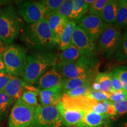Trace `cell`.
Instances as JSON below:
<instances>
[{
  "label": "cell",
  "mask_w": 127,
  "mask_h": 127,
  "mask_svg": "<svg viewBox=\"0 0 127 127\" xmlns=\"http://www.w3.org/2000/svg\"><path fill=\"white\" fill-rule=\"evenodd\" d=\"M90 88H91L92 90H93V91H100V86L99 84H98L97 82L95 81V80H94L93 82H92V84H91V86H90Z\"/></svg>",
  "instance_id": "40"
},
{
  "label": "cell",
  "mask_w": 127,
  "mask_h": 127,
  "mask_svg": "<svg viewBox=\"0 0 127 127\" xmlns=\"http://www.w3.org/2000/svg\"><path fill=\"white\" fill-rule=\"evenodd\" d=\"M111 83H112V88L113 93L114 91L123 90V86H122L120 79L112 71H111Z\"/></svg>",
  "instance_id": "39"
},
{
  "label": "cell",
  "mask_w": 127,
  "mask_h": 127,
  "mask_svg": "<svg viewBox=\"0 0 127 127\" xmlns=\"http://www.w3.org/2000/svg\"><path fill=\"white\" fill-rule=\"evenodd\" d=\"M124 34L125 35L127 36V27H126V30H125V31L124 32Z\"/></svg>",
  "instance_id": "43"
},
{
  "label": "cell",
  "mask_w": 127,
  "mask_h": 127,
  "mask_svg": "<svg viewBox=\"0 0 127 127\" xmlns=\"http://www.w3.org/2000/svg\"><path fill=\"white\" fill-rule=\"evenodd\" d=\"M61 102L63 106L66 108H70L78 110L87 111H91L94 106L98 102L88 96L71 98L63 95Z\"/></svg>",
  "instance_id": "13"
},
{
  "label": "cell",
  "mask_w": 127,
  "mask_h": 127,
  "mask_svg": "<svg viewBox=\"0 0 127 127\" xmlns=\"http://www.w3.org/2000/svg\"><path fill=\"white\" fill-rule=\"evenodd\" d=\"M76 26L77 23L74 21H68L66 23L58 42V47L61 51H63L71 44L72 34Z\"/></svg>",
  "instance_id": "24"
},
{
  "label": "cell",
  "mask_w": 127,
  "mask_h": 127,
  "mask_svg": "<svg viewBox=\"0 0 127 127\" xmlns=\"http://www.w3.org/2000/svg\"><path fill=\"white\" fill-rule=\"evenodd\" d=\"M99 65L96 54H92L84 55L77 61L71 63H56L53 68L65 78L95 79Z\"/></svg>",
  "instance_id": "2"
},
{
  "label": "cell",
  "mask_w": 127,
  "mask_h": 127,
  "mask_svg": "<svg viewBox=\"0 0 127 127\" xmlns=\"http://www.w3.org/2000/svg\"><path fill=\"white\" fill-rule=\"evenodd\" d=\"M12 75H9L6 71L0 73V93L4 91Z\"/></svg>",
  "instance_id": "38"
},
{
  "label": "cell",
  "mask_w": 127,
  "mask_h": 127,
  "mask_svg": "<svg viewBox=\"0 0 127 127\" xmlns=\"http://www.w3.org/2000/svg\"><path fill=\"white\" fill-rule=\"evenodd\" d=\"M24 23L12 5L0 9V39L5 45H10L23 30Z\"/></svg>",
  "instance_id": "4"
},
{
  "label": "cell",
  "mask_w": 127,
  "mask_h": 127,
  "mask_svg": "<svg viewBox=\"0 0 127 127\" xmlns=\"http://www.w3.org/2000/svg\"><path fill=\"white\" fill-rule=\"evenodd\" d=\"M39 91L37 88L27 84L20 99L26 104L36 108L39 106L37 98L39 95Z\"/></svg>",
  "instance_id": "23"
},
{
  "label": "cell",
  "mask_w": 127,
  "mask_h": 127,
  "mask_svg": "<svg viewBox=\"0 0 127 127\" xmlns=\"http://www.w3.org/2000/svg\"><path fill=\"white\" fill-rule=\"evenodd\" d=\"M114 25L120 29L127 27V0L118 1V10Z\"/></svg>",
  "instance_id": "25"
},
{
  "label": "cell",
  "mask_w": 127,
  "mask_h": 127,
  "mask_svg": "<svg viewBox=\"0 0 127 127\" xmlns=\"http://www.w3.org/2000/svg\"><path fill=\"white\" fill-rule=\"evenodd\" d=\"M5 71L14 77H23L27 64L26 51L18 45H9L2 52Z\"/></svg>",
  "instance_id": "5"
},
{
  "label": "cell",
  "mask_w": 127,
  "mask_h": 127,
  "mask_svg": "<svg viewBox=\"0 0 127 127\" xmlns=\"http://www.w3.org/2000/svg\"><path fill=\"white\" fill-rule=\"evenodd\" d=\"M72 7L73 0H64L57 12L68 20L72 11Z\"/></svg>",
  "instance_id": "33"
},
{
  "label": "cell",
  "mask_w": 127,
  "mask_h": 127,
  "mask_svg": "<svg viewBox=\"0 0 127 127\" xmlns=\"http://www.w3.org/2000/svg\"><path fill=\"white\" fill-rule=\"evenodd\" d=\"M111 94L103 93L101 91H95L92 90L91 89L89 92L87 96L89 98L93 99L96 102H103V101H109Z\"/></svg>",
  "instance_id": "34"
},
{
  "label": "cell",
  "mask_w": 127,
  "mask_h": 127,
  "mask_svg": "<svg viewBox=\"0 0 127 127\" xmlns=\"http://www.w3.org/2000/svg\"><path fill=\"white\" fill-rule=\"evenodd\" d=\"M91 88L90 87H79V88L74 89L71 91L65 92L63 93V94L71 98L82 97V96H87Z\"/></svg>",
  "instance_id": "31"
},
{
  "label": "cell",
  "mask_w": 127,
  "mask_h": 127,
  "mask_svg": "<svg viewBox=\"0 0 127 127\" xmlns=\"http://www.w3.org/2000/svg\"><path fill=\"white\" fill-rule=\"evenodd\" d=\"M63 95L62 87L39 90V96L41 105L43 107L55 105L61 99Z\"/></svg>",
  "instance_id": "15"
},
{
  "label": "cell",
  "mask_w": 127,
  "mask_h": 127,
  "mask_svg": "<svg viewBox=\"0 0 127 127\" xmlns=\"http://www.w3.org/2000/svg\"><path fill=\"white\" fill-rule=\"evenodd\" d=\"M116 60L120 63H127V36L124 34L118 50L115 54Z\"/></svg>",
  "instance_id": "27"
},
{
  "label": "cell",
  "mask_w": 127,
  "mask_h": 127,
  "mask_svg": "<svg viewBox=\"0 0 127 127\" xmlns=\"http://www.w3.org/2000/svg\"><path fill=\"white\" fill-rule=\"evenodd\" d=\"M107 2L108 0H94L93 2L89 4L87 14L100 17L102 9Z\"/></svg>",
  "instance_id": "29"
},
{
  "label": "cell",
  "mask_w": 127,
  "mask_h": 127,
  "mask_svg": "<svg viewBox=\"0 0 127 127\" xmlns=\"http://www.w3.org/2000/svg\"><path fill=\"white\" fill-rule=\"evenodd\" d=\"M17 12L27 24H34L45 18V13L39 1H17Z\"/></svg>",
  "instance_id": "9"
},
{
  "label": "cell",
  "mask_w": 127,
  "mask_h": 127,
  "mask_svg": "<svg viewBox=\"0 0 127 127\" xmlns=\"http://www.w3.org/2000/svg\"><path fill=\"white\" fill-rule=\"evenodd\" d=\"M84 55L77 47L71 44L65 49L61 51L60 54L57 56V63L75 61Z\"/></svg>",
  "instance_id": "20"
},
{
  "label": "cell",
  "mask_w": 127,
  "mask_h": 127,
  "mask_svg": "<svg viewBox=\"0 0 127 127\" xmlns=\"http://www.w3.org/2000/svg\"><path fill=\"white\" fill-rule=\"evenodd\" d=\"M123 127H127V121H126L124 124Z\"/></svg>",
  "instance_id": "44"
},
{
  "label": "cell",
  "mask_w": 127,
  "mask_h": 127,
  "mask_svg": "<svg viewBox=\"0 0 127 127\" xmlns=\"http://www.w3.org/2000/svg\"><path fill=\"white\" fill-rule=\"evenodd\" d=\"M109 101L112 102L127 101V91L124 90L114 91V93L111 94Z\"/></svg>",
  "instance_id": "36"
},
{
  "label": "cell",
  "mask_w": 127,
  "mask_h": 127,
  "mask_svg": "<svg viewBox=\"0 0 127 127\" xmlns=\"http://www.w3.org/2000/svg\"><path fill=\"white\" fill-rule=\"evenodd\" d=\"M111 104V102L110 101L97 102L92 108L91 111H93L95 113L106 115L108 117V108Z\"/></svg>",
  "instance_id": "35"
},
{
  "label": "cell",
  "mask_w": 127,
  "mask_h": 127,
  "mask_svg": "<svg viewBox=\"0 0 127 127\" xmlns=\"http://www.w3.org/2000/svg\"><path fill=\"white\" fill-rule=\"evenodd\" d=\"M71 44L84 55L96 54V43L92 40L85 31L79 26L74 28L71 38Z\"/></svg>",
  "instance_id": "11"
},
{
  "label": "cell",
  "mask_w": 127,
  "mask_h": 127,
  "mask_svg": "<svg viewBox=\"0 0 127 127\" xmlns=\"http://www.w3.org/2000/svg\"><path fill=\"white\" fill-rule=\"evenodd\" d=\"M121 38L122 33L120 28L115 25H109L98 39L96 42L97 50L104 58L109 59L115 55Z\"/></svg>",
  "instance_id": "6"
},
{
  "label": "cell",
  "mask_w": 127,
  "mask_h": 127,
  "mask_svg": "<svg viewBox=\"0 0 127 127\" xmlns=\"http://www.w3.org/2000/svg\"><path fill=\"white\" fill-rule=\"evenodd\" d=\"M63 77L54 68L47 71L36 82L37 88L39 90L53 88L62 87Z\"/></svg>",
  "instance_id": "14"
},
{
  "label": "cell",
  "mask_w": 127,
  "mask_h": 127,
  "mask_svg": "<svg viewBox=\"0 0 127 127\" xmlns=\"http://www.w3.org/2000/svg\"><path fill=\"white\" fill-rule=\"evenodd\" d=\"M94 80L99 84L100 91L109 94L113 93L111 83V72H98Z\"/></svg>",
  "instance_id": "26"
},
{
  "label": "cell",
  "mask_w": 127,
  "mask_h": 127,
  "mask_svg": "<svg viewBox=\"0 0 127 127\" xmlns=\"http://www.w3.org/2000/svg\"><path fill=\"white\" fill-rule=\"evenodd\" d=\"M21 39L27 47L39 51H51L58 47L56 36L45 18L27 25L23 30Z\"/></svg>",
  "instance_id": "1"
},
{
  "label": "cell",
  "mask_w": 127,
  "mask_h": 127,
  "mask_svg": "<svg viewBox=\"0 0 127 127\" xmlns=\"http://www.w3.org/2000/svg\"><path fill=\"white\" fill-rule=\"evenodd\" d=\"M112 103L117 112V117L127 114V101Z\"/></svg>",
  "instance_id": "37"
},
{
  "label": "cell",
  "mask_w": 127,
  "mask_h": 127,
  "mask_svg": "<svg viewBox=\"0 0 127 127\" xmlns=\"http://www.w3.org/2000/svg\"><path fill=\"white\" fill-rule=\"evenodd\" d=\"M120 79L123 90L127 91V66L122 65L114 68L112 71Z\"/></svg>",
  "instance_id": "30"
},
{
  "label": "cell",
  "mask_w": 127,
  "mask_h": 127,
  "mask_svg": "<svg viewBox=\"0 0 127 127\" xmlns=\"http://www.w3.org/2000/svg\"><path fill=\"white\" fill-rule=\"evenodd\" d=\"M5 71V67L2 58V54H0V73Z\"/></svg>",
  "instance_id": "41"
},
{
  "label": "cell",
  "mask_w": 127,
  "mask_h": 127,
  "mask_svg": "<svg viewBox=\"0 0 127 127\" xmlns=\"http://www.w3.org/2000/svg\"><path fill=\"white\" fill-rule=\"evenodd\" d=\"M63 122L55 105H39L35 108V115L30 127H61Z\"/></svg>",
  "instance_id": "8"
},
{
  "label": "cell",
  "mask_w": 127,
  "mask_h": 127,
  "mask_svg": "<svg viewBox=\"0 0 127 127\" xmlns=\"http://www.w3.org/2000/svg\"><path fill=\"white\" fill-rule=\"evenodd\" d=\"M118 5V0H108V2L103 8L100 17L107 24L111 25L115 24Z\"/></svg>",
  "instance_id": "19"
},
{
  "label": "cell",
  "mask_w": 127,
  "mask_h": 127,
  "mask_svg": "<svg viewBox=\"0 0 127 127\" xmlns=\"http://www.w3.org/2000/svg\"><path fill=\"white\" fill-rule=\"evenodd\" d=\"M58 55L52 51H38L27 57L23 80L28 85L36 84L45 73L56 64Z\"/></svg>",
  "instance_id": "3"
},
{
  "label": "cell",
  "mask_w": 127,
  "mask_h": 127,
  "mask_svg": "<svg viewBox=\"0 0 127 127\" xmlns=\"http://www.w3.org/2000/svg\"></svg>",
  "instance_id": "45"
},
{
  "label": "cell",
  "mask_w": 127,
  "mask_h": 127,
  "mask_svg": "<svg viewBox=\"0 0 127 127\" xmlns=\"http://www.w3.org/2000/svg\"><path fill=\"white\" fill-rule=\"evenodd\" d=\"M14 99L4 92L0 93V115L4 114L12 104Z\"/></svg>",
  "instance_id": "32"
},
{
  "label": "cell",
  "mask_w": 127,
  "mask_h": 127,
  "mask_svg": "<svg viewBox=\"0 0 127 127\" xmlns=\"http://www.w3.org/2000/svg\"><path fill=\"white\" fill-rule=\"evenodd\" d=\"M61 99L55 105V106L61 116L63 125L66 127H77L81 121L85 112L78 109L66 108L63 106Z\"/></svg>",
  "instance_id": "12"
},
{
  "label": "cell",
  "mask_w": 127,
  "mask_h": 127,
  "mask_svg": "<svg viewBox=\"0 0 127 127\" xmlns=\"http://www.w3.org/2000/svg\"><path fill=\"white\" fill-rule=\"evenodd\" d=\"M78 26L85 31L87 34L95 43L103 32L109 25L106 24L99 16L85 15L78 21Z\"/></svg>",
  "instance_id": "10"
},
{
  "label": "cell",
  "mask_w": 127,
  "mask_h": 127,
  "mask_svg": "<svg viewBox=\"0 0 127 127\" xmlns=\"http://www.w3.org/2000/svg\"><path fill=\"white\" fill-rule=\"evenodd\" d=\"M35 115V108L21 99L16 100L9 117V127H30Z\"/></svg>",
  "instance_id": "7"
},
{
  "label": "cell",
  "mask_w": 127,
  "mask_h": 127,
  "mask_svg": "<svg viewBox=\"0 0 127 127\" xmlns=\"http://www.w3.org/2000/svg\"><path fill=\"white\" fill-rule=\"evenodd\" d=\"M5 50V48L4 46V44L1 41V39H0V54H2V52H4Z\"/></svg>",
  "instance_id": "42"
},
{
  "label": "cell",
  "mask_w": 127,
  "mask_h": 127,
  "mask_svg": "<svg viewBox=\"0 0 127 127\" xmlns=\"http://www.w3.org/2000/svg\"><path fill=\"white\" fill-rule=\"evenodd\" d=\"M89 4L85 0H73V7L68 21L77 23L88 12Z\"/></svg>",
  "instance_id": "22"
},
{
  "label": "cell",
  "mask_w": 127,
  "mask_h": 127,
  "mask_svg": "<svg viewBox=\"0 0 127 127\" xmlns=\"http://www.w3.org/2000/svg\"><path fill=\"white\" fill-rule=\"evenodd\" d=\"M94 79L91 78L68 79L63 78L62 81V89L63 93L74 89L83 87H90Z\"/></svg>",
  "instance_id": "21"
},
{
  "label": "cell",
  "mask_w": 127,
  "mask_h": 127,
  "mask_svg": "<svg viewBox=\"0 0 127 127\" xmlns=\"http://www.w3.org/2000/svg\"><path fill=\"white\" fill-rule=\"evenodd\" d=\"M27 84L23 79L12 76L3 92L16 101L21 98Z\"/></svg>",
  "instance_id": "18"
},
{
  "label": "cell",
  "mask_w": 127,
  "mask_h": 127,
  "mask_svg": "<svg viewBox=\"0 0 127 127\" xmlns=\"http://www.w3.org/2000/svg\"><path fill=\"white\" fill-rule=\"evenodd\" d=\"M49 27L56 36L58 44L60 38L65 27L68 20L63 17L57 12H53L45 16Z\"/></svg>",
  "instance_id": "16"
},
{
  "label": "cell",
  "mask_w": 127,
  "mask_h": 127,
  "mask_svg": "<svg viewBox=\"0 0 127 127\" xmlns=\"http://www.w3.org/2000/svg\"><path fill=\"white\" fill-rule=\"evenodd\" d=\"M64 0H44L39 1L45 13V16L57 12Z\"/></svg>",
  "instance_id": "28"
},
{
  "label": "cell",
  "mask_w": 127,
  "mask_h": 127,
  "mask_svg": "<svg viewBox=\"0 0 127 127\" xmlns=\"http://www.w3.org/2000/svg\"><path fill=\"white\" fill-rule=\"evenodd\" d=\"M109 119L106 115L98 114L91 111H87L81 121L77 127H101Z\"/></svg>",
  "instance_id": "17"
}]
</instances>
